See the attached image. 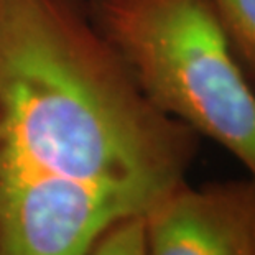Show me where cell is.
<instances>
[{"instance_id":"cell-1","label":"cell","mask_w":255,"mask_h":255,"mask_svg":"<svg viewBox=\"0 0 255 255\" xmlns=\"http://www.w3.org/2000/svg\"><path fill=\"white\" fill-rule=\"evenodd\" d=\"M198 137L140 92L84 0H0V255H88L186 181Z\"/></svg>"},{"instance_id":"cell-2","label":"cell","mask_w":255,"mask_h":255,"mask_svg":"<svg viewBox=\"0 0 255 255\" xmlns=\"http://www.w3.org/2000/svg\"><path fill=\"white\" fill-rule=\"evenodd\" d=\"M140 92L211 138L255 181V88L211 0H84Z\"/></svg>"},{"instance_id":"cell-3","label":"cell","mask_w":255,"mask_h":255,"mask_svg":"<svg viewBox=\"0 0 255 255\" xmlns=\"http://www.w3.org/2000/svg\"><path fill=\"white\" fill-rule=\"evenodd\" d=\"M146 255H255V181H184L143 218Z\"/></svg>"},{"instance_id":"cell-4","label":"cell","mask_w":255,"mask_h":255,"mask_svg":"<svg viewBox=\"0 0 255 255\" xmlns=\"http://www.w3.org/2000/svg\"><path fill=\"white\" fill-rule=\"evenodd\" d=\"M236 55L255 88V0H211Z\"/></svg>"},{"instance_id":"cell-5","label":"cell","mask_w":255,"mask_h":255,"mask_svg":"<svg viewBox=\"0 0 255 255\" xmlns=\"http://www.w3.org/2000/svg\"><path fill=\"white\" fill-rule=\"evenodd\" d=\"M88 255H146L143 218L111 226L97 237Z\"/></svg>"}]
</instances>
